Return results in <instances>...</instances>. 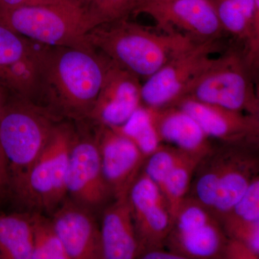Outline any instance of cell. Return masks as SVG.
I'll return each instance as SVG.
<instances>
[{
    "label": "cell",
    "instance_id": "cell-23",
    "mask_svg": "<svg viewBox=\"0 0 259 259\" xmlns=\"http://www.w3.org/2000/svg\"><path fill=\"white\" fill-rule=\"evenodd\" d=\"M111 127L131 140L146 158L161 146V139L148 107L141 105L123 125Z\"/></svg>",
    "mask_w": 259,
    "mask_h": 259
},
{
    "label": "cell",
    "instance_id": "cell-15",
    "mask_svg": "<svg viewBox=\"0 0 259 259\" xmlns=\"http://www.w3.org/2000/svg\"><path fill=\"white\" fill-rule=\"evenodd\" d=\"M173 106L192 116L209 138L221 140L225 144H255L258 141V116L228 110L189 97L181 99Z\"/></svg>",
    "mask_w": 259,
    "mask_h": 259
},
{
    "label": "cell",
    "instance_id": "cell-32",
    "mask_svg": "<svg viewBox=\"0 0 259 259\" xmlns=\"http://www.w3.org/2000/svg\"><path fill=\"white\" fill-rule=\"evenodd\" d=\"M141 256L144 259H185L182 255L172 250L166 251L163 248L145 250L141 253Z\"/></svg>",
    "mask_w": 259,
    "mask_h": 259
},
{
    "label": "cell",
    "instance_id": "cell-33",
    "mask_svg": "<svg viewBox=\"0 0 259 259\" xmlns=\"http://www.w3.org/2000/svg\"><path fill=\"white\" fill-rule=\"evenodd\" d=\"M167 1H168V0H141L139 6L136 8V11L134 12V14L137 10L144 8V7L148 6V5L159 4V3H165V2Z\"/></svg>",
    "mask_w": 259,
    "mask_h": 259
},
{
    "label": "cell",
    "instance_id": "cell-21",
    "mask_svg": "<svg viewBox=\"0 0 259 259\" xmlns=\"http://www.w3.org/2000/svg\"><path fill=\"white\" fill-rule=\"evenodd\" d=\"M32 251L31 214L0 215V258L31 259Z\"/></svg>",
    "mask_w": 259,
    "mask_h": 259
},
{
    "label": "cell",
    "instance_id": "cell-22",
    "mask_svg": "<svg viewBox=\"0 0 259 259\" xmlns=\"http://www.w3.org/2000/svg\"><path fill=\"white\" fill-rule=\"evenodd\" d=\"M206 154L186 153L182 159L170 170L160 186L168 202L172 218L182 201L187 197L194 171Z\"/></svg>",
    "mask_w": 259,
    "mask_h": 259
},
{
    "label": "cell",
    "instance_id": "cell-29",
    "mask_svg": "<svg viewBox=\"0 0 259 259\" xmlns=\"http://www.w3.org/2000/svg\"><path fill=\"white\" fill-rule=\"evenodd\" d=\"M258 256L248 245L233 238L227 241L223 254L224 258L231 259H256Z\"/></svg>",
    "mask_w": 259,
    "mask_h": 259
},
{
    "label": "cell",
    "instance_id": "cell-4",
    "mask_svg": "<svg viewBox=\"0 0 259 259\" xmlns=\"http://www.w3.org/2000/svg\"><path fill=\"white\" fill-rule=\"evenodd\" d=\"M0 24L52 47L93 48L86 39L83 8L73 3L0 8Z\"/></svg>",
    "mask_w": 259,
    "mask_h": 259
},
{
    "label": "cell",
    "instance_id": "cell-1",
    "mask_svg": "<svg viewBox=\"0 0 259 259\" xmlns=\"http://www.w3.org/2000/svg\"><path fill=\"white\" fill-rule=\"evenodd\" d=\"M110 59L94 48L47 47L42 62L40 95L70 117H89Z\"/></svg>",
    "mask_w": 259,
    "mask_h": 259
},
{
    "label": "cell",
    "instance_id": "cell-16",
    "mask_svg": "<svg viewBox=\"0 0 259 259\" xmlns=\"http://www.w3.org/2000/svg\"><path fill=\"white\" fill-rule=\"evenodd\" d=\"M66 190L80 204L97 206L112 193L102 172L96 141H75L70 151Z\"/></svg>",
    "mask_w": 259,
    "mask_h": 259
},
{
    "label": "cell",
    "instance_id": "cell-26",
    "mask_svg": "<svg viewBox=\"0 0 259 259\" xmlns=\"http://www.w3.org/2000/svg\"><path fill=\"white\" fill-rule=\"evenodd\" d=\"M187 151L177 148L160 146L146 158L144 172L159 187L170 170L182 159Z\"/></svg>",
    "mask_w": 259,
    "mask_h": 259
},
{
    "label": "cell",
    "instance_id": "cell-34",
    "mask_svg": "<svg viewBox=\"0 0 259 259\" xmlns=\"http://www.w3.org/2000/svg\"><path fill=\"white\" fill-rule=\"evenodd\" d=\"M73 4L76 5V6L80 7L81 8H84L88 4L90 0H69Z\"/></svg>",
    "mask_w": 259,
    "mask_h": 259
},
{
    "label": "cell",
    "instance_id": "cell-13",
    "mask_svg": "<svg viewBox=\"0 0 259 259\" xmlns=\"http://www.w3.org/2000/svg\"><path fill=\"white\" fill-rule=\"evenodd\" d=\"M95 141L112 193L116 199L127 197L146 158L131 140L113 127L100 125Z\"/></svg>",
    "mask_w": 259,
    "mask_h": 259
},
{
    "label": "cell",
    "instance_id": "cell-19",
    "mask_svg": "<svg viewBox=\"0 0 259 259\" xmlns=\"http://www.w3.org/2000/svg\"><path fill=\"white\" fill-rule=\"evenodd\" d=\"M148 108L161 141L189 153L206 154L212 149L208 136L187 112L176 106Z\"/></svg>",
    "mask_w": 259,
    "mask_h": 259
},
{
    "label": "cell",
    "instance_id": "cell-6",
    "mask_svg": "<svg viewBox=\"0 0 259 259\" xmlns=\"http://www.w3.org/2000/svg\"><path fill=\"white\" fill-rule=\"evenodd\" d=\"M250 65L237 51L217 58L185 96L228 110L258 116L259 105ZM181 100V99H180Z\"/></svg>",
    "mask_w": 259,
    "mask_h": 259
},
{
    "label": "cell",
    "instance_id": "cell-31",
    "mask_svg": "<svg viewBox=\"0 0 259 259\" xmlns=\"http://www.w3.org/2000/svg\"><path fill=\"white\" fill-rule=\"evenodd\" d=\"M3 90L4 89L0 86V119L5 107L4 102H3ZM8 177H9V171H8V163L0 146V189L8 182Z\"/></svg>",
    "mask_w": 259,
    "mask_h": 259
},
{
    "label": "cell",
    "instance_id": "cell-7",
    "mask_svg": "<svg viewBox=\"0 0 259 259\" xmlns=\"http://www.w3.org/2000/svg\"><path fill=\"white\" fill-rule=\"evenodd\" d=\"M74 142L69 125H57L49 142L28 171L15 180L19 193L39 208L58 207L66 190L70 151Z\"/></svg>",
    "mask_w": 259,
    "mask_h": 259
},
{
    "label": "cell",
    "instance_id": "cell-10",
    "mask_svg": "<svg viewBox=\"0 0 259 259\" xmlns=\"http://www.w3.org/2000/svg\"><path fill=\"white\" fill-rule=\"evenodd\" d=\"M47 47L0 24V86L30 101L39 96Z\"/></svg>",
    "mask_w": 259,
    "mask_h": 259
},
{
    "label": "cell",
    "instance_id": "cell-9",
    "mask_svg": "<svg viewBox=\"0 0 259 259\" xmlns=\"http://www.w3.org/2000/svg\"><path fill=\"white\" fill-rule=\"evenodd\" d=\"M166 241L172 251L185 259L212 258L223 257L228 236L210 210L187 197L174 215Z\"/></svg>",
    "mask_w": 259,
    "mask_h": 259
},
{
    "label": "cell",
    "instance_id": "cell-18",
    "mask_svg": "<svg viewBox=\"0 0 259 259\" xmlns=\"http://www.w3.org/2000/svg\"><path fill=\"white\" fill-rule=\"evenodd\" d=\"M100 238L102 258L132 259L141 255L142 250L127 197L116 199L105 210Z\"/></svg>",
    "mask_w": 259,
    "mask_h": 259
},
{
    "label": "cell",
    "instance_id": "cell-12",
    "mask_svg": "<svg viewBox=\"0 0 259 259\" xmlns=\"http://www.w3.org/2000/svg\"><path fill=\"white\" fill-rule=\"evenodd\" d=\"M141 13L151 15L158 29L180 32L197 42L218 40L225 33L209 0H168L144 7L135 15Z\"/></svg>",
    "mask_w": 259,
    "mask_h": 259
},
{
    "label": "cell",
    "instance_id": "cell-14",
    "mask_svg": "<svg viewBox=\"0 0 259 259\" xmlns=\"http://www.w3.org/2000/svg\"><path fill=\"white\" fill-rule=\"evenodd\" d=\"M140 79L110 59L101 90L89 117L100 125L119 127L141 106Z\"/></svg>",
    "mask_w": 259,
    "mask_h": 259
},
{
    "label": "cell",
    "instance_id": "cell-11",
    "mask_svg": "<svg viewBox=\"0 0 259 259\" xmlns=\"http://www.w3.org/2000/svg\"><path fill=\"white\" fill-rule=\"evenodd\" d=\"M127 198L141 253L145 250L163 248L171 231L173 218L161 189L143 171L131 186Z\"/></svg>",
    "mask_w": 259,
    "mask_h": 259
},
{
    "label": "cell",
    "instance_id": "cell-28",
    "mask_svg": "<svg viewBox=\"0 0 259 259\" xmlns=\"http://www.w3.org/2000/svg\"><path fill=\"white\" fill-rule=\"evenodd\" d=\"M225 214L245 222H259L258 176L253 179L241 198L238 199L231 210Z\"/></svg>",
    "mask_w": 259,
    "mask_h": 259
},
{
    "label": "cell",
    "instance_id": "cell-2",
    "mask_svg": "<svg viewBox=\"0 0 259 259\" xmlns=\"http://www.w3.org/2000/svg\"><path fill=\"white\" fill-rule=\"evenodd\" d=\"M86 39L112 62L146 79L197 42L180 32L153 30L128 18L95 27L88 32Z\"/></svg>",
    "mask_w": 259,
    "mask_h": 259
},
{
    "label": "cell",
    "instance_id": "cell-27",
    "mask_svg": "<svg viewBox=\"0 0 259 259\" xmlns=\"http://www.w3.org/2000/svg\"><path fill=\"white\" fill-rule=\"evenodd\" d=\"M218 219L227 236L242 242L259 255V222H245L228 214Z\"/></svg>",
    "mask_w": 259,
    "mask_h": 259
},
{
    "label": "cell",
    "instance_id": "cell-17",
    "mask_svg": "<svg viewBox=\"0 0 259 259\" xmlns=\"http://www.w3.org/2000/svg\"><path fill=\"white\" fill-rule=\"evenodd\" d=\"M52 222L69 259L102 258L100 231L86 209L65 204Z\"/></svg>",
    "mask_w": 259,
    "mask_h": 259
},
{
    "label": "cell",
    "instance_id": "cell-20",
    "mask_svg": "<svg viewBox=\"0 0 259 259\" xmlns=\"http://www.w3.org/2000/svg\"><path fill=\"white\" fill-rule=\"evenodd\" d=\"M225 32L248 46V64L258 59L259 0H209Z\"/></svg>",
    "mask_w": 259,
    "mask_h": 259
},
{
    "label": "cell",
    "instance_id": "cell-30",
    "mask_svg": "<svg viewBox=\"0 0 259 259\" xmlns=\"http://www.w3.org/2000/svg\"><path fill=\"white\" fill-rule=\"evenodd\" d=\"M67 2H69V0H0V8L10 9L20 7L59 4Z\"/></svg>",
    "mask_w": 259,
    "mask_h": 259
},
{
    "label": "cell",
    "instance_id": "cell-25",
    "mask_svg": "<svg viewBox=\"0 0 259 259\" xmlns=\"http://www.w3.org/2000/svg\"><path fill=\"white\" fill-rule=\"evenodd\" d=\"M33 251L31 259H69L52 221L41 214H31Z\"/></svg>",
    "mask_w": 259,
    "mask_h": 259
},
{
    "label": "cell",
    "instance_id": "cell-3",
    "mask_svg": "<svg viewBox=\"0 0 259 259\" xmlns=\"http://www.w3.org/2000/svg\"><path fill=\"white\" fill-rule=\"evenodd\" d=\"M253 144H226L211 149L197 165L193 197L218 218L229 212L244 194L258 171Z\"/></svg>",
    "mask_w": 259,
    "mask_h": 259
},
{
    "label": "cell",
    "instance_id": "cell-8",
    "mask_svg": "<svg viewBox=\"0 0 259 259\" xmlns=\"http://www.w3.org/2000/svg\"><path fill=\"white\" fill-rule=\"evenodd\" d=\"M221 39L197 42L179 53L146 79L141 86V102L146 107L161 108L173 106L216 59L221 50Z\"/></svg>",
    "mask_w": 259,
    "mask_h": 259
},
{
    "label": "cell",
    "instance_id": "cell-5",
    "mask_svg": "<svg viewBox=\"0 0 259 259\" xmlns=\"http://www.w3.org/2000/svg\"><path fill=\"white\" fill-rule=\"evenodd\" d=\"M50 111L18 97L4 107L0 119V146L15 180L28 171L56 127Z\"/></svg>",
    "mask_w": 259,
    "mask_h": 259
},
{
    "label": "cell",
    "instance_id": "cell-24",
    "mask_svg": "<svg viewBox=\"0 0 259 259\" xmlns=\"http://www.w3.org/2000/svg\"><path fill=\"white\" fill-rule=\"evenodd\" d=\"M141 0H90L83 8L87 33L103 24L128 18Z\"/></svg>",
    "mask_w": 259,
    "mask_h": 259
}]
</instances>
